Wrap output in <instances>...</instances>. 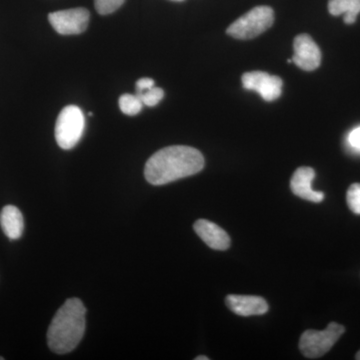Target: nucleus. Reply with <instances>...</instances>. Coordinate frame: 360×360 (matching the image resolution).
Here are the masks:
<instances>
[{
	"mask_svg": "<svg viewBox=\"0 0 360 360\" xmlns=\"http://www.w3.org/2000/svg\"><path fill=\"white\" fill-rule=\"evenodd\" d=\"M205 158L198 149L186 146H168L151 156L144 175L153 186H163L200 172Z\"/></svg>",
	"mask_w": 360,
	"mask_h": 360,
	"instance_id": "nucleus-1",
	"label": "nucleus"
},
{
	"mask_svg": "<svg viewBox=\"0 0 360 360\" xmlns=\"http://www.w3.org/2000/svg\"><path fill=\"white\" fill-rule=\"evenodd\" d=\"M86 309L78 298H70L58 309L47 331V343L52 352L65 354L79 345L85 333Z\"/></svg>",
	"mask_w": 360,
	"mask_h": 360,
	"instance_id": "nucleus-2",
	"label": "nucleus"
},
{
	"mask_svg": "<svg viewBox=\"0 0 360 360\" xmlns=\"http://www.w3.org/2000/svg\"><path fill=\"white\" fill-rule=\"evenodd\" d=\"M274 22V9L269 6H257L229 25L226 33L236 39H255L266 32Z\"/></svg>",
	"mask_w": 360,
	"mask_h": 360,
	"instance_id": "nucleus-3",
	"label": "nucleus"
},
{
	"mask_svg": "<svg viewBox=\"0 0 360 360\" xmlns=\"http://www.w3.org/2000/svg\"><path fill=\"white\" fill-rule=\"evenodd\" d=\"M85 129L84 112L77 105H68L59 113L56 124V139L59 148L71 149L82 139Z\"/></svg>",
	"mask_w": 360,
	"mask_h": 360,
	"instance_id": "nucleus-4",
	"label": "nucleus"
},
{
	"mask_svg": "<svg viewBox=\"0 0 360 360\" xmlns=\"http://www.w3.org/2000/svg\"><path fill=\"white\" fill-rule=\"evenodd\" d=\"M345 331V326L336 322L329 323L324 330L304 331L300 340V352L307 359H319L328 354Z\"/></svg>",
	"mask_w": 360,
	"mask_h": 360,
	"instance_id": "nucleus-5",
	"label": "nucleus"
},
{
	"mask_svg": "<svg viewBox=\"0 0 360 360\" xmlns=\"http://www.w3.org/2000/svg\"><path fill=\"white\" fill-rule=\"evenodd\" d=\"M49 20L59 34H80L89 25V13L84 7L66 9L49 14Z\"/></svg>",
	"mask_w": 360,
	"mask_h": 360,
	"instance_id": "nucleus-6",
	"label": "nucleus"
},
{
	"mask_svg": "<svg viewBox=\"0 0 360 360\" xmlns=\"http://www.w3.org/2000/svg\"><path fill=\"white\" fill-rule=\"evenodd\" d=\"M243 89L257 91L265 101H276L283 92V79L264 71H251L243 75Z\"/></svg>",
	"mask_w": 360,
	"mask_h": 360,
	"instance_id": "nucleus-7",
	"label": "nucleus"
},
{
	"mask_svg": "<svg viewBox=\"0 0 360 360\" xmlns=\"http://www.w3.org/2000/svg\"><path fill=\"white\" fill-rule=\"evenodd\" d=\"M295 54L292 63L305 71H312L319 68L321 63V51L314 40L309 34H300L293 42Z\"/></svg>",
	"mask_w": 360,
	"mask_h": 360,
	"instance_id": "nucleus-8",
	"label": "nucleus"
},
{
	"mask_svg": "<svg viewBox=\"0 0 360 360\" xmlns=\"http://www.w3.org/2000/svg\"><path fill=\"white\" fill-rule=\"evenodd\" d=\"M315 177L314 170L311 167L297 168L290 181V188L293 194L302 200L319 203L324 200L323 193H319L312 189L311 184Z\"/></svg>",
	"mask_w": 360,
	"mask_h": 360,
	"instance_id": "nucleus-9",
	"label": "nucleus"
},
{
	"mask_svg": "<svg viewBox=\"0 0 360 360\" xmlns=\"http://www.w3.org/2000/svg\"><path fill=\"white\" fill-rule=\"evenodd\" d=\"M193 229L205 245L212 250H226L231 246V238L227 232L210 220L198 219Z\"/></svg>",
	"mask_w": 360,
	"mask_h": 360,
	"instance_id": "nucleus-10",
	"label": "nucleus"
},
{
	"mask_svg": "<svg viewBox=\"0 0 360 360\" xmlns=\"http://www.w3.org/2000/svg\"><path fill=\"white\" fill-rule=\"evenodd\" d=\"M225 303L233 314L239 316L262 315L269 310V304L260 296L231 295L226 296Z\"/></svg>",
	"mask_w": 360,
	"mask_h": 360,
	"instance_id": "nucleus-11",
	"label": "nucleus"
},
{
	"mask_svg": "<svg viewBox=\"0 0 360 360\" xmlns=\"http://www.w3.org/2000/svg\"><path fill=\"white\" fill-rule=\"evenodd\" d=\"M0 225L7 238H20L25 229V222L20 210L15 206L6 205L0 213Z\"/></svg>",
	"mask_w": 360,
	"mask_h": 360,
	"instance_id": "nucleus-12",
	"label": "nucleus"
},
{
	"mask_svg": "<svg viewBox=\"0 0 360 360\" xmlns=\"http://www.w3.org/2000/svg\"><path fill=\"white\" fill-rule=\"evenodd\" d=\"M328 11L335 16L345 14L343 21L352 25L360 13V0H329Z\"/></svg>",
	"mask_w": 360,
	"mask_h": 360,
	"instance_id": "nucleus-13",
	"label": "nucleus"
},
{
	"mask_svg": "<svg viewBox=\"0 0 360 360\" xmlns=\"http://www.w3.org/2000/svg\"><path fill=\"white\" fill-rule=\"evenodd\" d=\"M120 110L127 115H136L141 112L143 103H141V99L134 94H123L120 97Z\"/></svg>",
	"mask_w": 360,
	"mask_h": 360,
	"instance_id": "nucleus-14",
	"label": "nucleus"
},
{
	"mask_svg": "<svg viewBox=\"0 0 360 360\" xmlns=\"http://www.w3.org/2000/svg\"><path fill=\"white\" fill-rule=\"evenodd\" d=\"M135 96L141 99L143 105L153 108V106L158 105V104L162 101L163 96H165V91H163V89L153 86L151 87V89L146 90V91L135 94Z\"/></svg>",
	"mask_w": 360,
	"mask_h": 360,
	"instance_id": "nucleus-15",
	"label": "nucleus"
},
{
	"mask_svg": "<svg viewBox=\"0 0 360 360\" xmlns=\"http://www.w3.org/2000/svg\"><path fill=\"white\" fill-rule=\"evenodd\" d=\"M348 207L355 214H360V184H354L348 188L347 194Z\"/></svg>",
	"mask_w": 360,
	"mask_h": 360,
	"instance_id": "nucleus-16",
	"label": "nucleus"
},
{
	"mask_svg": "<svg viewBox=\"0 0 360 360\" xmlns=\"http://www.w3.org/2000/svg\"><path fill=\"white\" fill-rule=\"evenodd\" d=\"M123 2L124 0H96L94 6H96L97 13L103 14V15H108V14L117 11L122 6Z\"/></svg>",
	"mask_w": 360,
	"mask_h": 360,
	"instance_id": "nucleus-17",
	"label": "nucleus"
},
{
	"mask_svg": "<svg viewBox=\"0 0 360 360\" xmlns=\"http://www.w3.org/2000/svg\"><path fill=\"white\" fill-rule=\"evenodd\" d=\"M348 143L354 150L360 153V127L352 130L348 135Z\"/></svg>",
	"mask_w": 360,
	"mask_h": 360,
	"instance_id": "nucleus-18",
	"label": "nucleus"
},
{
	"mask_svg": "<svg viewBox=\"0 0 360 360\" xmlns=\"http://www.w3.org/2000/svg\"><path fill=\"white\" fill-rule=\"evenodd\" d=\"M155 86V80L151 79V78L144 77L141 78V79L137 80L136 85V94H139V92L146 91L151 87Z\"/></svg>",
	"mask_w": 360,
	"mask_h": 360,
	"instance_id": "nucleus-19",
	"label": "nucleus"
},
{
	"mask_svg": "<svg viewBox=\"0 0 360 360\" xmlns=\"http://www.w3.org/2000/svg\"><path fill=\"white\" fill-rule=\"evenodd\" d=\"M195 360H210L205 355H200V356L195 357Z\"/></svg>",
	"mask_w": 360,
	"mask_h": 360,
	"instance_id": "nucleus-20",
	"label": "nucleus"
},
{
	"mask_svg": "<svg viewBox=\"0 0 360 360\" xmlns=\"http://www.w3.org/2000/svg\"><path fill=\"white\" fill-rule=\"evenodd\" d=\"M355 359L360 360V350L359 352H357L356 356H355Z\"/></svg>",
	"mask_w": 360,
	"mask_h": 360,
	"instance_id": "nucleus-21",
	"label": "nucleus"
},
{
	"mask_svg": "<svg viewBox=\"0 0 360 360\" xmlns=\"http://www.w3.org/2000/svg\"><path fill=\"white\" fill-rule=\"evenodd\" d=\"M172 1H179V2H180V1H184V0H172Z\"/></svg>",
	"mask_w": 360,
	"mask_h": 360,
	"instance_id": "nucleus-22",
	"label": "nucleus"
},
{
	"mask_svg": "<svg viewBox=\"0 0 360 360\" xmlns=\"http://www.w3.org/2000/svg\"><path fill=\"white\" fill-rule=\"evenodd\" d=\"M4 357H0V360H4Z\"/></svg>",
	"mask_w": 360,
	"mask_h": 360,
	"instance_id": "nucleus-23",
	"label": "nucleus"
}]
</instances>
